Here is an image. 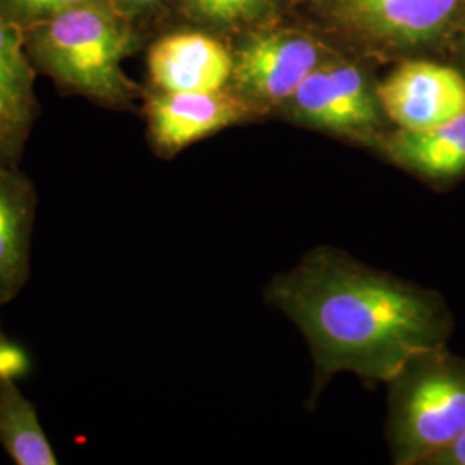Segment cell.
Wrapping results in <instances>:
<instances>
[{"instance_id": "6da1fadb", "label": "cell", "mask_w": 465, "mask_h": 465, "mask_svg": "<svg viewBox=\"0 0 465 465\" xmlns=\"http://www.w3.org/2000/svg\"><path fill=\"white\" fill-rule=\"evenodd\" d=\"M267 297L303 332L317 380L351 372L391 381L419 353L447 347L451 331L438 293L334 250L311 252L272 280Z\"/></svg>"}, {"instance_id": "7a4b0ae2", "label": "cell", "mask_w": 465, "mask_h": 465, "mask_svg": "<svg viewBox=\"0 0 465 465\" xmlns=\"http://www.w3.org/2000/svg\"><path fill=\"white\" fill-rule=\"evenodd\" d=\"M35 71L64 95L126 111L142 90L123 69L140 49L142 32L117 11L113 0H90L23 30Z\"/></svg>"}, {"instance_id": "3957f363", "label": "cell", "mask_w": 465, "mask_h": 465, "mask_svg": "<svg viewBox=\"0 0 465 465\" xmlns=\"http://www.w3.org/2000/svg\"><path fill=\"white\" fill-rule=\"evenodd\" d=\"M390 384L388 440L399 465H424L465 432V359L419 353Z\"/></svg>"}, {"instance_id": "277c9868", "label": "cell", "mask_w": 465, "mask_h": 465, "mask_svg": "<svg viewBox=\"0 0 465 465\" xmlns=\"http://www.w3.org/2000/svg\"><path fill=\"white\" fill-rule=\"evenodd\" d=\"M317 5L351 42L386 54L430 47L465 15V0H317Z\"/></svg>"}, {"instance_id": "5b68a950", "label": "cell", "mask_w": 465, "mask_h": 465, "mask_svg": "<svg viewBox=\"0 0 465 465\" xmlns=\"http://www.w3.org/2000/svg\"><path fill=\"white\" fill-rule=\"evenodd\" d=\"M230 88L255 113L284 107L326 57L321 44L299 32H261L232 50Z\"/></svg>"}, {"instance_id": "8992f818", "label": "cell", "mask_w": 465, "mask_h": 465, "mask_svg": "<svg viewBox=\"0 0 465 465\" xmlns=\"http://www.w3.org/2000/svg\"><path fill=\"white\" fill-rule=\"evenodd\" d=\"M284 109L309 126L355 138H376L381 104L366 73L347 61L326 59L314 69Z\"/></svg>"}, {"instance_id": "52a82bcc", "label": "cell", "mask_w": 465, "mask_h": 465, "mask_svg": "<svg viewBox=\"0 0 465 465\" xmlns=\"http://www.w3.org/2000/svg\"><path fill=\"white\" fill-rule=\"evenodd\" d=\"M143 114L152 149L169 159L200 140L243 123L253 114L230 86L216 92L143 94Z\"/></svg>"}, {"instance_id": "ba28073f", "label": "cell", "mask_w": 465, "mask_h": 465, "mask_svg": "<svg viewBox=\"0 0 465 465\" xmlns=\"http://www.w3.org/2000/svg\"><path fill=\"white\" fill-rule=\"evenodd\" d=\"M382 113L403 130H424L465 114V76L431 61L400 64L378 88Z\"/></svg>"}, {"instance_id": "9c48e42d", "label": "cell", "mask_w": 465, "mask_h": 465, "mask_svg": "<svg viewBox=\"0 0 465 465\" xmlns=\"http://www.w3.org/2000/svg\"><path fill=\"white\" fill-rule=\"evenodd\" d=\"M147 71L153 90L216 92L230 86L232 54L209 32H171L150 45Z\"/></svg>"}, {"instance_id": "30bf717a", "label": "cell", "mask_w": 465, "mask_h": 465, "mask_svg": "<svg viewBox=\"0 0 465 465\" xmlns=\"http://www.w3.org/2000/svg\"><path fill=\"white\" fill-rule=\"evenodd\" d=\"M23 30L0 16V163L19 166L40 116Z\"/></svg>"}, {"instance_id": "8fae6325", "label": "cell", "mask_w": 465, "mask_h": 465, "mask_svg": "<svg viewBox=\"0 0 465 465\" xmlns=\"http://www.w3.org/2000/svg\"><path fill=\"white\" fill-rule=\"evenodd\" d=\"M38 193L19 166L0 163V309L30 278V255Z\"/></svg>"}, {"instance_id": "7c38bea8", "label": "cell", "mask_w": 465, "mask_h": 465, "mask_svg": "<svg viewBox=\"0 0 465 465\" xmlns=\"http://www.w3.org/2000/svg\"><path fill=\"white\" fill-rule=\"evenodd\" d=\"M380 142L390 161L430 183H451L465 174V114L424 130L399 128Z\"/></svg>"}, {"instance_id": "4fadbf2b", "label": "cell", "mask_w": 465, "mask_h": 465, "mask_svg": "<svg viewBox=\"0 0 465 465\" xmlns=\"http://www.w3.org/2000/svg\"><path fill=\"white\" fill-rule=\"evenodd\" d=\"M0 445L15 464H57L34 403L13 380L0 381Z\"/></svg>"}, {"instance_id": "5bb4252c", "label": "cell", "mask_w": 465, "mask_h": 465, "mask_svg": "<svg viewBox=\"0 0 465 465\" xmlns=\"http://www.w3.org/2000/svg\"><path fill=\"white\" fill-rule=\"evenodd\" d=\"M282 0H174L173 13L192 28L232 32L269 15Z\"/></svg>"}, {"instance_id": "9a60e30c", "label": "cell", "mask_w": 465, "mask_h": 465, "mask_svg": "<svg viewBox=\"0 0 465 465\" xmlns=\"http://www.w3.org/2000/svg\"><path fill=\"white\" fill-rule=\"evenodd\" d=\"M90 0H0V16L26 30L40 21L55 16Z\"/></svg>"}, {"instance_id": "2e32d148", "label": "cell", "mask_w": 465, "mask_h": 465, "mask_svg": "<svg viewBox=\"0 0 465 465\" xmlns=\"http://www.w3.org/2000/svg\"><path fill=\"white\" fill-rule=\"evenodd\" d=\"M113 4L142 32L143 25L152 19L163 16L167 11L173 13L174 0H113Z\"/></svg>"}, {"instance_id": "e0dca14e", "label": "cell", "mask_w": 465, "mask_h": 465, "mask_svg": "<svg viewBox=\"0 0 465 465\" xmlns=\"http://www.w3.org/2000/svg\"><path fill=\"white\" fill-rule=\"evenodd\" d=\"M30 369L26 350L11 341L0 330V381H17Z\"/></svg>"}, {"instance_id": "ac0fdd59", "label": "cell", "mask_w": 465, "mask_h": 465, "mask_svg": "<svg viewBox=\"0 0 465 465\" xmlns=\"http://www.w3.org/2000/svg\"><path fill=\"white\" fill-rule=\"evenodd\" d=\"M424 465H465V432L449 447L434 453Z\"/></svg>"}, {"instance_id": "d6986e66", "label": "cell", "mask_w": 465, "mask_h": 465, "mask_svg": "<svg viewBox=\"0 0 465 465\" xmlns=\"http://www.w3.org/2000/svg\"><path fill=\"white\" fill-rule=\"evenodd\" d=\"M460 28H462V38H460V42H462V54H464L465 57V15L460 19Z\"/></svg>"}]
</instances>
